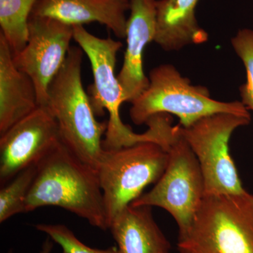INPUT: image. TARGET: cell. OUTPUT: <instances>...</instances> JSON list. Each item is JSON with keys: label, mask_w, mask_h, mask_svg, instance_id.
Wrapping results in <instances>:
<instances>
[{"label": "cell", "mask_w": 253, "mask_h": 253, "mask_svg": "<svg viewBox=\"0 0 253 253\" xmlns=\"http://www.w3.org/2000/svg\"><path fill=\"white\" fill-rule=\"evenodd\" d=\"M73 39L89 58L94 83L89 89V99L96 116L109 113L107 130L103 139L105 150L121 149L142 142L166 146L171 131V122L163 115H156L146 122L149 128L136 134L121 120L120 109L125 101L122 87L116 76L118 51L122 42L112 38H101L83 26H73Z\"/></svg>", "instance_id": "6da1fadb"}, {"label": "cell", "mask_w": 253, "mask_h": 253, "mask_svg": "<svg viewBox=\"0 0 253 253\" xmlns=\"http://www.w3.org/2000/svg\"><path fill=\"white\" fill-rule=\"evenodd\" d=\"M45 206L63 208L94 227L109 229L97 172L62 142L37 166L26 212Z\"/></svg>", "instance_id": "7a4b0ae2"}, {"label": "cell", "mask_w": 253, "mask_h": 253, "mask_svg": "<svg viewBox=\"0 0 253 253\" xmlns=\"http://www.w3.org/2000/svg\"><path fill=\"white\" fill-rule=\"evenodd\" d=\"M81 47L71 46L64 64L50 84L46 108L56 120L61 142L78 158L97 169L104 154L108 121L96 120L82 81Z\"/></svg>", "instance_id": "3957f363"}, {"label": "cell", "mask_w": 253, "mask_h": 253, "mask_svg": "<svg viewBox=\"0 0 253 253\" xmlns=\"http://www.w3.org/2000/svg\"><path fill=\"white\" fill-rule=\"evenodd\" d=\"M179 253H253V194L206 196Z\"/></svg>", "instance_id": "277c9868"}, {"label": "cell", "mask_w": 253, "mask_h": 253, "mask_svg": "<svg viewBox=\"0 0 253 253\" xmlns=\"http://www.w3.org/2000/svg\"><path fill=\"white\" fill-rule=\"evenodd\" d=\"M149 79L147 89L131 103L129 115L136 126L146 124L159 113L174 115L183 127L217 113L251 116L241 101L223 102L212 99L206 86L193 85L172 65L153 68Z\"/></svg>", "instance_id": "5b68a950"}, {"label": "cell", "mask_w": 253, "mask_h": 253, "mask_svg": "<svg viewBox=\"0 0 253 253\" xmlns=\"http://www.w3.org/2000/svg\"><path fill=\"white\" fill-rule=\"evenodd\" d=\"M168 150L155 142L105 150L96 169L108 225L116 216L156 184L168 163Z\"/></svg>", "instance_id": "8992f818"}, {"label": "cell", "mask_w": 253, "mask_h": 253, "mask_svg": "<svg viewBox=\"0 0 253 253\" xmlns=\"http://www.w3.org/2000/svg\"><path fill=\"white\" fill-rule=\"evenodd\" d=\"M168 154L167 167L159 180L131 205L163 208L174 218L178 236H181L189 230L202 204L205 185L199 161L181 134L179 124L175 126Z\"/></svg>", "instance_id": "52a82bcc"}, {"label": "cell", "mask_w": 253, "mask_h": 253, "mask_svg": "<svg viewBox=\"0 0 253 253\" xmlns=\"http://www.w3.org/2000/svg\"><path fill=\"white\" fill-rule=\"evenodd\" d=\"M251 116L217 113L199 120L180 131L199 161L205 196L246 192L229 151L234 131L248 126Z\"/></svg>", "instance_id": "ba28073f"}, {"label": "cell", "mask_w": 253, "mask_h": 253, "mask_svg": "<svg viewBox=\"0 0 253 253\" xmlns=\"http://www.w3.org/2000/svg\"><path fill=\"white\" fill-rule=\"evenodd\" d=\"M73 34V26L54 18H30L27 43L13 56L16 67L33 81L39 106L46 104L50 84L66 61Z\"/></svg>", "instance_id": "9c48e42d"}, {"label": "cell", "mask_w": 253, "mask_h": 253, "mask_svg": "<svg viewBox=\"0 0 253 253\" xmlns=\"http://www.w3.org/2000/svg\"><path fill=\"white\" fill-rule=\"evenodd\" d=\"M0 136L1 186L38 166L61 142L57 123L46 106H38Z\"/></svg>", "instance_id": "30bf717a"}, {"label": "cell", "mask_w": 253, "mask_h": 253, "mask_svg": "<svg viewBox=\"0 0 253 253\" xmlns=\"http://www.w3.org/2000/svg\"><path fill=\"white\" fill-rule=\"evenodd\" d=\"M156 1L130 0V16L126 29V48L124 62L118 75L126 102H132L149 84L144 74L145 48L154 41L156 31Z\"/></svg>", "instance_id": "8fae6325"}, {"label": "cell", "mask_w": 253, "mask_h": 253, "mask_svg": "<svg viewBox=\"0 0 253 253\" xmlns=\"http://www.w3.org/2000/svg\"><path fill=\"white\" fill-rule=\"evenodd\" d=\"M129 9V0H38L31 16L54 18L72 26L99 23L124 39Z\"/></svg>", "instance_id": "7c38bea8"}, {"label": "cell", "mask_w": 253, "mask_h": 253, "mask_svg": "<svg viewBox=\"0 0 253 253\" xmlns=\"http://www.w3.org/2000/svg\"><path fill=\"white\" fill-rule=\"evenodd\" d=\"M39 106L31 78L20 71L0 33V135Z\"/></svg>", "instance_id": "4fadbf2b"}, {"label": "cell", "mask_w": 253, "mask_h": 253, "mask_svg": "<svg viewBox=\"0 0 253 253\" xmlns=\"http://www.w3.org/2000/svg\"><path fill=\"white\" fill-rule=\"evenodd\" d=\"M109 229L119 253H172L149 206L129 205L111 221Z\"/></svg>", "instance_id": "5bb4252c"}, {"label": "cell", "mask_w": 253, "mask_h": 253, "mask_svg": "<svg viewBox=\"0 0 253 253\" xmlns=\"http://www.w3.org/2000/svg\"><path fill=\"white\" fill-rule=\"evenodd\" d=\"M199 0H157L154 42L166 51H179L208 41L196 18Z\"/></svg>", "instance_id": "9a60e30c"}, {"label": "cell", "mask_w": 253, "mask_h": 253, "mask_svg": "<svg viewBox=\"0 0 253 253\" xmlns=\"http://www.w3.org/2000/svg\"><path fill=\"white\" fill-rule=\"evenodd\" d=\"M38 0H0L1 34L12 51L19 53L28 38V23Z\"/></svg>", "instance_id": "2e32d148"}, {"label": "cell", "mask_w": 253, "mask_h": 253, "mask_svg": "<svg viewBox=\"0 0 253 253\" xmlns=\"http://www.w3.org/2000/svg\"><path fill=\"white\" fill-rule=\"evenodd\" d=\"M37 174V166H31L16 174L0 190V223L26 212L30 189Z\"/></svg>", "instance_id": "e0dca14e"}, {"label": "cell", "mask_w": 253, "mask_h": 253, "mask_svg": "<svg viewBox=\"0 0 253 253\" xmlns=\"http://www.w3.org/2000/svg\"><path fill=\"white\" fill-rule=\"evenodd\" d=\"M231 45L246 70V82L239 89L241 102L253 112V31L240 30L231 39Z\"/></svg>", "instance_id": "ac0fdd59"}, {"label": "cell", "mask_w": 253, "mask_h": 253, "mask_svg": "<svg viewBox=\"0 0 253 253\" xmlns=\"http://www.w3.org/2000/svg\"><path fill=\"white\" fill-rule=\"evenodd\" d=\"M37 230L44 233L59 245L63 253H119L117 247L106 249H93L78 239L68 226L61 224H38Z\"/></svg>", "instance_id": "d6986e66"}, {"label": "cell", "mask_w": 253, "mask_h": 253, "mask_svg": "<svg viewBox=\"0 0 253 253\" xmlns=\"http://www.w3.org/2000/svg\"><path fill=\"white\" fill-rule=\"evenodd\" d=\"M54 241L48 236L45 241H44V243H43L39 253H51L53 248H54Z\"/></svg>", "instance_id": "ffe728a7"}, {"label": "cell", "mask_w": 253, "mask_h": 253, "mask_svg": "<svg viewBox=\"0 0 253 253\" xmlns=\"http://www.w3.org/2000/svg\"><path fill=\"white\" fill-rule=\"evenodd\" d=\"M8 253H12V252H11V251H9V252Z\"/></svg>", "instance_id": "44dd1931"}]
</instances>
